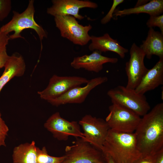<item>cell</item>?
I'll list each match as a JSON object with an SVG mask.
<instances>
[{"instance_id":"obj_1","label":"cell","mask_w":163,"mask_h":163,"mask_svg":"<svg viewBox=\"0 0 163 163\" xmlns=\"http://www.w3.org/2000/svg\"><path fill=\"white\" fill-rule=\"evenodd\" d=\"M134 133L142 156L154 155L163 149V103L141 118Z\"/></svg>"},{"instance_id":"obj_2","label":"cell","mask_w":163,"mask_h":163,"mask_svg":"<svg viewBox=\"0 0 163 163\" xmlns=\"http://www.w3.org/2000/svg\"><path fill=\"white\" fill-rule=\"evenodd\" d=\"M101 151L110 155L116 163H134L142 156L134 133H120L110 129Z\"/></svg>"},{"instance_id":"obj_3","label":"cell","mask_w":163,"mask_h":163,"mask_svg":"<svg viewBox=\"0 0 163 163\" xmlns=\"http://www.w3.org/2000/svg\"><path fill=\"white\" fill-rule=\"evenodd\" d=\"M34 1H29L26 9L22 13L14 11L11 19L0 28V32L8 35L10 32L14 33L9 36L10 40L18 38H24L21 36V33L25 29L30 28L34 30L38 34L41 43V50L42 49V40L44 38L47 37V32L40 25L35 21L34 15L35 10L34 6Z\"/></svg>"},{"instance_id":"obj_4","label":"cell","mask_w":163,"mask_h":163,"mask_svg":"<svg viewBox=\"0 0 163 163\" xmlns=\"http://www.w3.org/2000/svg\"><path fill=\"white\" fill-rule=\"evenodd\" d=\"M107 94L112 103H116L134 111L142 117L150 109V106L144 95L136 92L135 89L118 85L111 89Z\"/></svg>"},{"instance_id":"obj_5","label":"cell","mask_w":163,"mask_h":163,"mask_svg":"<svg viewBox=\"0 0 163 163\" xmlns=\"http://www.w3.org/2000/svg\"><path fill=\"white\" fill-rule=\"evenodd\" d=\"M62 163H107L102 152L81 138L65 149Z\"/></svg>"},{"instance_id":"obj_6","label":"cell","mask_w":163,"mask_h":163,"mask_svg":"<svg viewBox=\"0 0 163 163\" xmlns=\"http://www.w3.org/2000/svg\"><path fill=\"white\" fill-rule=\"evenodd\" d=\"M109 113L105 121L110 129L120 133H134L141 119L134 111L116 103L109 107Z\"/></svg>"},{"instance_id":"obj_7","label":"cell","mask_w":163,"mask_h":163,"mask_svg":"<svg viewBox=\"0 0 163 163\" xmlns=\"http://www.w3.org/2000/svg\"><path fill=\"white\" fill-rule=\"evenodd\" d=\"M54 17L56 27L63 37L81 46L87 44L91 40V36L88 34L92 28L91 25L83 26L80 24L76 18L71 15H57Z\"/></svg>"},{"instance_id":"obj_8","label":"cell","mask_w":163,"mask_h":163,"mask_svg":"<svg viewBox=\"0 0 163 163\" xmlns=\"http://www.w3.org/2000/svg\"><path fill=\"white\" fill-rule=\"evenodd\" d=\"M78 123L83 130L82 139L101 151L110 129L106 121L86 114Z\"/></svg>"},{"instance_id":"obj_9","label":"cell","mask_w":163,"mask_h":163,"mask_svg":"<svg viewBox=\"0 0 163 163\" xmlns=\"http://www.w3.org/2000/svg\"><path fill=\"white\" fill-rule=\"evenodd\" d=\"M89 81L80 76L54 75L50 78L47 87L37 93L41 99L48 101L60 96L74 87L87 84Z\"/></svg>"},{"instance_id":"obj_10","label":"cell","mask_w":163,"mask_h":163,"mask_svg":"<svg viewBox=\"0 0 163 163\" xmlns=\"http://www.w3.org/2000/svg\"><path fill=\"white\" fill-rule=\"evenodd\" d=\"M44 127L55 138L60 141H66L69 136L83 139L84 134L77 121H69L63 118L59 112L51 115L44 123Z\"/></svg>"},{"instance_id":"obj_11","label":"cell","mask_w":163,"mask_h":163,"mask_svg":"<svg viewBox=\"0 0 163 163\" xmlns=\"http://www.w3.org/2000/svg\"><path fill=\"white\" fill-rule=\"evenodd\" d=\"M130 58L125 65V69L127 78V88L135 89L148 70L144 63L145 55L135 43L130 49Z\"/></svg>"},{"instance_id":"obj_12","label":"cell","mask_w":163,"mask_h":163,"mask_svg":"<svg viewBox=\"0 0 163 163\" xmlns=\"http://www.w3.org/2000/svg\"><path fill=\"white\" fill-rule=\"evenodd\" d=\"M107 80L108 78L106 76H100L92 78L89 80L85 86L74 87L60 96L48 102L56 107L68 104L82 103L92 89Z\"/></svg>"},{"instance_id":"obj_13","label":"cell","mask_w":163,"mask_h":163,"mask_svg":"<svg viewBox=\"0 0 163 163\" xmlns=\"http://www.w3.org/2000/svg\"><path fill=\"white\" fill-rule=\"evenodd\" d=\"M53 5L47 9L48 14L53 16L71 15L81 20L84 17L79 14V10L84 8H96L98 7L95 3L88 1L79 0H53Z\"/></svg>"},{"instance_id":"obj_14","label":"cell","mask_w":163,"mask_h":163,"mask_svg":"<svg viewBox=\"0 0 163 163\" xmlns=\"http://www.w3.org/2000/svg\"><path fill=\"white\" fill-rule=\"evenodd\" d=\"M101 53L96 50L90 55L75 57L70 65L75 69H83L90 72L98 73L103 69L104 64L115 63L118 62L117 58L104 56Z\"/></svg>"},{"instance_id":"obj_15","label":"cell","mask_w":163,"mask_h":163,"mask_svg":"<svg viewBox=\"0 0 163 163\" xmlns=\"http://www.w3.org/2000/svg\"><path fill=\"white\" fill-rule=\"evenodd\" d=\"M163 84V58L151 69H149L135 90L137 93L144 95Z\"/></svg>"},{"instance_id":"obj_16","label":"cell","mask_w":163,"mask_h":163,"mask_svg":"<svg viewBox=\"0 0 163 163\" xmlns=\"http://www.w3.org/2000/svg\"><path fill=\"white\" fill-rule=\"evenodd\" d=\"M91 43L88 48L91 51L98 50L101 52L112 51L123 59L128 50L122 46L117 40L112 38L108 33L101 37L91 36Z\"/></svg>"},{"instance_id":"obj_17","label":"cell","mask_w":163,"mask_h":163,"mask_svg":"<svg viewBox=\"0 0 163 163\" xmlns=\"http://www.w3.org/2000/svg\"><path fill=\"white\" fill-rule=\"evenodd\" d=\"M0 77V93L5 85L15 77L23 76L26 70L24 60L20 55L14 54L9 56Z\"/></svg>"},{"instance_id":"obj_18","label":"cell","mask_w":163,"mask_h":163,"mask_svg":"<svg viewBox=\"0 0 163 163\" xmlns=\"http://www.w3.org/2000/svg\"><path fill=\"white\" fill-rule=\"evenodd\" d=\"M139 47L147 58L150 59L153 55L163 58V34L149 28L146 39Z\"/></svg>"},{"instance_id":"obj_19","label":"cell","mask_w":163,"mask_h":163,"mask_svg":"<svg viewBox=\"0 0 163 163\" xmlns=\"http://www.w3.org/2000/svg\"><path fill=\"white\" fill-rule=\"evenodd\" d=\"M37 147L34 141L15 147L12 155L13 163H38Z\"/></svg>"},{"instance_id":"obj_20","label":"cell","mask_w":163,"mask_h":163,"mask_svg":"<svg viewBox=\"0 0 163 163\" xmlns=\"http://www.w3.org/2000/svg\"><path fill=\"white\" fill-rule=\"evenodd\" d=\"M163 12V0H152L143 5L123 10L116 9L113 16L116 17L145 13L150 16L158 15Z\"/></svg>"},{"instance_id":"obj_21","label":"cell","mask_w":163,"mask_h":163,"mask_svg":"<svg viewBox=\"0 0 163 163\" xmlns=\"http://www.w3.org/2000/svg\"><path fill=\"white\" fill-rule=\"evenodd\" d=\"M37 158L38 163H62L64 156L55 157L49 155L45 147L41 149L37 147Z\"/></svg>"},{"instance_id":"obj_22","label":"cell","mask_w":163,"mask_h":163,"mask_svg":"<svg viewBox=\"0 0 163 163\" xmlns=\"http://www.w3.org/2000/svg\"><path fill=\"white\" fill-rule=\"evenodd\" d=\"M11 4L10 0H0V21L8 15L11 9Z\"/></svg>"},{"instance_id":"obj_23","label":"cell","mask_w":163,"mask_h":163,"mask_svg":"<svg viewBox=\"0 0 163 163\" xmlns=\"http://www.w3.org/2000/svg\"><path fill=\"white\" fill-rule=\"evenodd\" d=\"M146 25L149 28L154 27H158L163 34V15L150 16Z\"/></svg>"},{"instance_id":"obj_24","label":"cell","mask_w":163,"mask_h":163,"mask_svg":"<svg viewBox=\"0 0 163 163\" xmlns=\"http://www.w3.org/2000/svg\"><path fill=\"white\" fill-rule=\"evenodd\" d=\"M8 131V127L2 118L0 112V146H6L5 140Z\"/></svg>"},{"instance_id":"obj_25","label":"cell","mask_w":163,"mask_h":163,"mask_svg":"<svg viewBox=\"0 0 163 163\" xmlns=\"http://www.w3.org/2000/svg\"><path fill=\"white\" fill-rule=\"evenodd\" d=\"M123 0H113L112 5L107 14L101 21L102 24H105L109 22L113 17V13L116 9L117 7L123 2Z\"/></svg>"},{"instance_id":"obj_26","label":"cell","mask_w":163,"mask_h":163,"mask_svg":"<svg viewBox=\"0 0 163 163\" xmlns=\"http://www.w3.org/2000/svg\"><path fill=\"white\" fill-rule=\"evenodd\" d=\"M10 40L9 36L6 34L0 32V52L6 49V46Z\"/></svg>"},{"instance_id":"obj_27","label":"cell","mask_w":163,"mask_h":163,"mask_svg":"<svg viewBox=\"0 0 163 163\" xmlns=\"http://www.w3.org/2000/svg\"><path fill=\"white\" fill-rule=\"evenodd\" d=\"M155 155L153 156H141L134 163H154L155 160Z\"/></svg>"},{"instance_id":"obj_28","label":"cell","mask_w":163,"mask_h":163,"mask_svg":"<svg viewBox=\"0 0 163 163\" xmlns=\"http://www.w3.org/2000/svg\"><path fill=\"white\" fill-rule=\"evenodd\" d=\"M9 56L6 49L0 52V69L4 67Z\"/></svg>"},{"instance_id":"obj_29","label":"cell","mask_w":163,"mask_h":163,"mask_svg":"<svg viewBox=\"0 0 163 163\" xmlns=\"http://www.w3.org/2000/svg\"><path fill=\"white\" fill-rule=\"evenodd\" d=\"M154 163H163V149L155 155Z\"/></svg>"},{"instance_id":"obj_30","label":"cell","mask_w":163,"mask_h":163,"mask_svg":"<svg viewBox=\"0 0 163 163\" xmlns=\"http://www.w3.org/2000/svg\"><path fill=\"white\" fill-rule=\"evenodd\" d=\"M103 154L104 155L107 163H116L112 158L109 155L106 153Z\"/></svg>"},{"instance_id":"obj_31","label":"cell","mask_w":163,"mask_h":163,"mask_svg":"<svg viewBox=\"0 0 163 163\" xmlns=\"http://www.w3.org/2000/svg\"><path fill=\"white\" fill-rule=\"evenodd\" d=\"M149 0H138L134 7L143 5L147 3Z\"/></svg>"}]
</instances>
